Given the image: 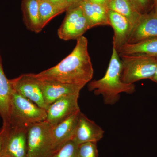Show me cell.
<instances>
[{"label":"cell","mask_w":157,"mask_h":157,"mask_svg":"<svg viewBox=\"0 0 157 157\" xmlns=\"http://www.w3.org/2000/svg\"><path fill=\"white\" fill-rule=\"evenodd\" d=\"M85 2L104 6L107 7V5L109 0H82Z\"/></svg>","instance_id":"cell-25"},{"label":"cell","mask_w":157,"mask_h":157,"mask_svg":"<svg viewBox=\"0 0 157 157\" xmlns=\"http://www.w3.org/2000/svg\"><path fill=\"white\" fill-rule=\"evenodd\" d=\"M135 9L141 14L147 13L150 8L151 0H131Z\"/></svg>","instance_id":"cell-23"},{"label":"cell","mask_w":157,"mask_h":157,"mask_svg":"<svg viewBox=\"0 0 157 157\" xmlns=\"http://www.w3.org/2000/svg\"><path fill=\"white\" fill-rule=\"evenodd\" d=\"M39 79L44 100L48 107L60 98L71 95L79 94L82 89L84 87L81 86Z\"/></svg>","instance_id":"cell-10"},{"label":"cell","mask_w":157,"mask_h":157,"mask_svg":"<svg viewBox=\"0 0 157 157\" xmlns=\"http://www.w3.org/2000/svg\"><path fill=\"white\" fill-rule=\"evenodd\" d=\"M64 11L47 1L39 0V16L43 29L52 18Z\"/></svg>","instance_id":"cell-20"},{"label":"cell","mask_w":157,"mask_h":157,"mask_svg":"<svg viewBox=\"0 0 157 157\" xmlns=\"http://www.w3.org/2000/svg\"><path fill=\"white\" fill-rule=\"evenodd\" d=\"M122 55H144L157 57V37L149 38L133 44L127 43L117 50Z\"/></svg>","instance_id":"cell-17"},{"label":"cell","mask_w":157,"mask_h":157,"mask_svg":"<svg viewBox=\"0 0 157 157\" xmlns=\"http://www.w3.org/2000/svg\"><path fill=\"white\" fill-rule=\"evenodd\" d=\"M154 37H157V14L152 11L141 14L128 43L133 44Z\"/></svg>","instance_id":"cell-14"},{"label":"cell","mask_w":157,"mask_h":157,"mask_svg":"<svg viewBox=\"0 0 157 157\" xmlns=\"http://www.w3.org/2000/svg\"><path fill=\"white\" fill-rule=\"evenodd\" d=\"M53 4L59 9L67 11L70 7V4L66 0H44Z\"/></svg>","instance_id":"cell-24"},{"label":"cell","mask_w":157,"mask_h":157,"mask_svg":"<svg viewBox=\"0 0 157 157\" xmlns=\"http://www.w3.org/2000/svg\"><path fill=\"white\" fill-rule=\"evenodd\" d=\"M154 3V12L157 14V0H153Z\"/></svg>","instance_id":"cell-29"},{"label":"cell","mask_w":157,"mask_h":157,"mask_svg":"<svg viewBox=\"0 0 157 157\" xmlns=\"http://www.w3.org/2000/svg\"><path fill=\"white\" fill-rule=\"evenodd\" d=\"M80 112L79 110L75 113L53 127L52 138L53 154L67 142L73 139Z\"/></svg>","instance_id":"cell-13"},{"label":"cell","mask_w":157,"mask_h":157,"mask_svg":"<svg viewBox=\"0 0 157 157\" xmlns=\"http://www.w3.org/2000/svg\"><path fill=\"white\" fill-rule=\"evenodd\" d=\"M79 94L66 96L49 105L45 121L55 127L70 116L80 110L78 100Z\"/></svg>","instance_id":"cell-9"},{"label":"cell","mask_w":157,"mask_h":157,"mask_svg":"<svg viewBox=\"0 0 157 157\" xmlns=\"http://www.w3.org/2000/svg\"><path fill=\"white\" fill-rule=\"evenodd\" d=\"M67 11L58 35L64 41L77 40L89 30L87 21L79 5L70 7Z\"/></svg>","instance_id":"cell-6"},{"label":"cell","mask_w":157,"mask_h":157,"mask_svg":"<svg viewBox=\"0 0 157 157\" xmlns=\"http://www.w3.org/2000/svg\"><path fill=\"white\" fill-rule=\"evenodd\" d=\"M122 81L126 84H134L144 79H151L154 76L157 58L144 55L121 56Z\"/></svg>","instance_id":"cell-4"},{"label":"cell","mask_w":157,"mask_h":157,"mask_svg":"<svg viewBox=\"0 0 157 157\" xmlns=\"http://www.w3.org/2000/svg\"><path fill=\"white\" fill-rule=\"evenodd\" d=\"M3 135H4V131H3V129L2 128L0 130V157H2Z\"/></svg>","instance_id":"cell-27"},{"label":"cell","mask_w":157,"mask_h":157,"mask_svg":"<svg viewBox=\"0 0 157 157\" xmlns=\"http://www.w3.org/2000/svg\"><path fill=\"white\" fill-rule=\"evenodd\" d=\"M96 142H88L78 145L77 157H99Z\"/></svg>","instance_id":"cell-22"},{"label":"cell","mask_w":157,"mask_h":157,"mask_svg":"<svg viewBox=\"0 0 157 157\" xmlns=\"http://www.w3.org/2000/svg\"><path fill=\"white\" fill-rule=\"evenodd\" d=\"M104 131L81 112L73 139L78 144L88 142H96L102 139Z\"/></svg>","instance_id":"cell-11"},{"label":"cell","mask_w":157,"mask_h":157,"mask_svg":"<svg viewBox=\"0 0 157 157\" xmlns=\"http://www.w3.org/2000/svg\"><path fill=\"white\" fill-rule=\"evenodd\" d=\"M78 145L73 139L70 140L51 157H77Z\"/></svg>","instance_id":"cell-21"},{"label":"cell","mask_w":157,"mask_h":157,"mask_svg":"<svg viewBox=\"0 0 157 157\" xmlns=\"http://www.w3.org/2000/svg\"><path fill=\"white\" fill-rule=\"evenodd\" d=\"M10 81L15 91L39 107L47 110L48 106L44 100L39 80L35 74H22Z\"/></svg>","instance_id":"cell-8"},{"label":"cell","mask_w":157,"mask_h":157,"mask_svg":"<svg viewBox=\"0 0 157 157\" xmlns=\"http://www.w3.org/2000/svg\"><path fill=\"white\" fill-rule=\"evenodd\" d=\"M53 127L46 121L33 124L27 129V157H51L53 154Z\"/></svg>","instance_id":"cell-5"},{"label":"cell","mask_w":157,"mask_h":157,"mask_svg":"<svg viewBox=\"0 0 157 157\" xmlns=\"http://www.w3.org/2000/svg\"><path fill=\"white\" fill-rule=\"evenodd\" d=\"M66 1L70 4V7H73L79 6L80 2L82 0H66Z\"/></svg>","instance_id":"cell-26"},{"label":"cell","mask_w":157,"mask_h":157,"mask_svg":"<svg viewBox=\"0 0 157 157\" xmlns=\"http://www.w3.org/2000/svg\"><path fill=\"white\" fill-rule=\"evenodd\" d=\"M157 67H156V72L155 73V74L154 76H153L152 78H151V81L154 82L156 83L157 84Z\"/></svg>","instance_id":"cell-28"},{"label":"cell","mask_w":157,"mask_h":157,"mask_svg":"<svg viewBox=\"0 0 157 157\" xmlns=\"http://www.w3.org/2000/svg\"><path fill=\"white\" fill-rule=\"evenodd\" d=\"M4 131L2 157H27V129L9 126Z\"/></svg>","instance_id":"cell-7"},{"label":"cell","mask_w":157,"mask_h":157,"mask_svg":"<svg viewBox=\"0 0 157 157\" xmlns=\"http://www.w3.org/2000/svg\"><path fill=\"white\" fill-rule=\"evenodd\" d=\"M79 5L87 21L89 29L97 26L109 25L107 7L82 0Z\"/></svg>","instance_id":"cell-16"},{"label":"cell","mask_w":157,"mask_h":157,"mask_svg":"<svg viewBox=\"0 0 157 157\" xmlns=\"http://www.w3.org/2000/svg\"><path fill=\"white\" fill-rule=\"evenodd\" d=\"M109 25L114 31L113 45L117 50L128 43L134 26L126 17L111 10L107 11Z\"/></svg>","instance_id":"cell-12"},{"label":"cell","mask_w":157,"mask_h":157,"mask_svg":"<svg viewBox=\"0 0 157 157\" xmlns=\"http://www.w3.org/2000/svg\"><path fill=\"white\" fill-rule=\"evenodd\" d=\"M13 90L10 79L5 75L0 56V116L3 120V126L7 128L10 124L11 101Z\"/></svg>","instance_id":"cell-15"},{"label":"cell","mask_w":157,"mask_h":157,"mask_svg":"<svg viewBox=\"0 0 157 157\" xmlns=\"http://www.w3.org/2000/svg\"><path fill=\"white\" fill-rule=\"evenodd\" d=\"M75 48L57 65L35 74L42 80L58 82L84 87L94 74L92 64L88 49V40L82 36L76 40Z\"/></svg>","instance_id":"cell-1"},{"label":"cell","mask_w":157,"mask_h":157,"mask_svg":"<svg viewBox=\"0 0 157 157\" xmlns=\"http://www.w3.org/2000/svg\"><path fill=\"white\" fill-rule=\"evenodd\" d=\"M121 62L117 50L113 47L112 54L107 72L103 78L90 82L88 89L96 95H102L105 105H114L120 98V94H133L135 84H126L121 78Z\"/></svg>","instance_id":"cell-2"},{"label":"cell","mask_w":157,"mask_h":157,"mask_svg":"<svg viewBox=\"0 0 157 157\" xmlns=\"http://www.w3.org/2000/svg\"><path fill=\"white\" fill-rule=\"evenodd\" d=\"M46 116V110L14 90L11 98L9 126L28 129L33 124L45 121Z\"/></svg>","instance_id":"cell-3"},{"label":"cell","mask_w":157,"mask_h":157,"mask_svg":"<svg viewBox=\"0 0 157 157\" xmlns=\"http://www.w3.org/2000/svg\"><path fill=\"white\" fill-rule=\"evenodd\" d=\"M107 8L126 17L134 27L138 23L141 16L131 0H109Z\"/></svg>","instance_id":"cell-19"},{"label":"cell","mask_w":157,"mask_h":157,"mask_svg":"<svg viewBox=\"0 0 157 157\" xmlns=\"http://www.w3.org/2000/svg\"><path fill=\"white\" fill-rule=\"evenodd\" d=\"M21 9L23 21L27 29L39 33L42 28L39 13V0H22Z\"/></svg>","instance_id":"cell-18"}]
</instances>
